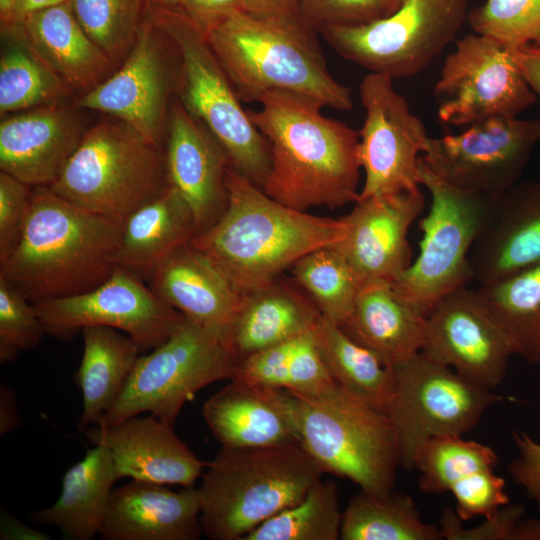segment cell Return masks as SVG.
<instances>
[{
    "instance_id": "1",
    "label": "cell",
    "mask_w": 540,
    "mask_h": 540,
    "mask_svg": "<svg viewBox=\"0 0 540 540\" xmlns=\"http://www.w3.org/2000/svg\"><path fill=\"white\" fill-rule=\"evenodd\" d=\"M247 110L269 144L271 167L262 190L300 211L337 209L356 202L360 191L359 132L325 117L321 103L288 91H272Z\"/></svg>"
},
{
    "instance_id": "2",
    "label": "cell",
    "mask_w": 540,
    "mask_h": 540,
    "mask_svg": "<svg viewBox=\"0 0 540 540\" xmlns=\"http://www.w3.org/2000/svg\"><path fill=\"white\" fill-rule=\"evenodd\" d=\"M227 188L224 212L190 243L242 294L271 283L306 254L333 245L345 235L342 218L287 207L232 166L227 171Z\"/></svg>"
},
{
    "instance_id": "3",
    "label": "cell",
    "mask_w": 540,
    "mask_h": 540,
    "mask_svg": "<svg viewBox=\"0 0 540 540\" xmlns=\"http://www.w3.org/2000/svg\"><path fill=\"white\" fill-rule=\"evenodd\" d=\"M121 224L34 187L21 238L0 278L30 302L77 295L117 268Z\"/></svg>"
},
{
    "instance_id": "4",
    "label": "cell",
    "mask_w": 540,
    "mask_h": 540,
    "mask_svg": "<svg viewBox=\"0 0 540 540\" xmlns=\"http://www.w3.org/2000/svg\"><path fill=\"white\" fill-rule=\"evenodd\" d=\"M200 29L240 100L259 102L269 92L288 91L352 109L350 89L330 74L314 31L301 19L242 10Z\"/></svg>"
},
{
    "instance_id": "5",
    "label": "cell",
    "mask_w": 540,
    "mask_h": 540,
    "mask_svg": "<svg viewBox=\"0 0 540 540\" xmlns=\"http://www.w3.org/2000/svg\"><path fill=\"white\" fill-rule=\"evenodd\" d=\"M198 488L202 533L243 540L292 506L322 478L323 469L300 443L221 446Z\"/></svg>"
},
{
    "instance_id": "6",
    "label": "cell",
    "mask_w": 540,
    "mask_h": 540,
    "mask_svg": "<svg viewBox=\"0 0 540 540\" xmlns=\"http://www.w3.org/2000/svg\"><path fill=\"white\" fill-rule=\"evenodd\" d=\"M168 186L160 147L119 120L87 130L48 187L70 203L122 224Z\"/></svg>"
},
{
    "instance_id": "7",
    "label": "cell",
    "mask_w": 540,
    "mask_h": 540,
    "mask_svg": "<svg viewBox=\"0 0 540 540\" xmlns=\"http://www.w3.org/2000/svg\"><path fill=\"white\" fill-rule=\"evenodd\" d=\"M150 15L177 52L180 101L222 145L231 166L262 189L271 167L269 144L202 30L180 8L157 6Z\"/></svg>"
},
{
    "instance_id": "8",
    "label": "cell",
    "mask_w": 540,
    "mask_h": 540,
    "mask_svg": "<svg viewBox=\"0 0 540 540\" xmlns=\"http://www.w3.org/2000/svg\"><path fill=\"white\" fill-rule=\"evenodd\" d=\"M295 397L299 443L324 473L347 478L367 493L394 489L400 453L384 412L338 385L318 397Z\"/></svg>"
},
{
    "instance_id": "9",
    "label": "cell",
    "mask_w": 540,
    "mask_h": 540,
    "mask_svg": "<svg viewBox=\"0 0 540 540\" xmlns=\"http://www.w3.org/2000/svg\"><path fill=\"white\" fill-rule=\"evenodd\" d=\"M419 182L431 198L426 216L419 221V253L391 285L406 304L425 317L440 299L474 279L471 252L496 198L443 181L421 158Z\"/></svg>"
},
{
    "instance_id": "10",
    "label": "cell",
    "mask_w": 540,
    "mask_h": 540,
    "mask_svg": "<svg viewBox=\"0 0 540 540\" xmlns=\"http://www.w3.org/2000/svg\"><path fill=\"white\" fill-rule=\"evenodd\" d=\"M236 361L215 333L185 318L174 333L139 356L113 407L99 427L149 412L172 425L184 404L200 389L231 379Z\"/></svg>"
},
{
    "instance_id": "11",
    "label": "cell",
    "mask_w": 540,
    "mask_h": 540,
    "mask_svg": "<svg viewBox=\"0 0 540 540\" xmlns=\"http://www.w3.org/2000/svg\"><path fill=\"white\" fill-rule=\"evenodd\" d=\"M470 0H403L398 9L370 23L321 32L343 58L392 79L424 70L468 18Z\"/></svg>"
},
{
    "instance_id": "12",
    "label": "cell",
    "mask_w": 540,
    "mask_h": 540,
    "mask_svg": "<svg viewBox=\"0 0 540 540\" xmlns=\"http://www.w3.org/2000/svg\"><path fill=\"white\" fill-rule=\"evenodd\" d=\"M502 401L493 390L461 377L418 353L394 367V387L385 414L394 429L401 466L412 470L430 439L463 435Z\"/></svg>"
},
{
    "instance_id": "13",
    "label": "cell",
    "mask_w": 540,
    "mask_h": 540,
    "mask_svg": "<svg viewBox=\"0 0 540 540\" xmlns=\"http://www.w3.org/2000/svg\"><path fill=\"white\" fill-rule=\"evenodd\" d=\"M434 94L440 121L455 126L518 117L537 101L512 51L477 33L456 40Z\"/></svg>"
},
{
    "instance_id": "14",
    "label": "cell",
    "mask_w": 540,
    "mask_h": 540,
    "mask_svg": "<svg viewBox=\"0 0 540 540\" xmlns=\"http://www.w3.org/2000/svg\"><path fill=\"white\" fill-rule=\"evenodd\" d=\"M540 144V119L496 117L456 135L429 137L422 163L443 181L498 198L518 182Z\"/></svg>"
},
{
    "instance_id": "15",
    "label": "cell",
    "mask_w": 540,
    "mask_h": 540,
    "mask_svg": "<svg viewBox=\"0 0 540 540\" xmlns=\"http://www.w3.org/2000/svg\"><path fill=\"white\" fill-rule=\"evenodd\" d=\"M46 335L69 341L89 326L129 335L142 352L164 343L185 317L133 272L117 266L102 284L77 295L33 303Z\"/></svg>"
},
{
    "instance_id": "16",
    "label": "cell",
    "mask_w": 540,
    "mask_h": 540,
    "mask_svg": "<svg viewBox=\"0 0 540 540\" xmlns=\"http://www.w3.org/2000/svg\"><path fill=\"white\" fill-rule=\"evenodd\" d=\"M365 119L358 156L365 173L359 198L420 189L419 161L428 135L387 75L370 72L360 83Z\"/></svg>"
},
{
    "instance_id": "17",
    "label": "cell",
    "mask_w": 540,
    "mask_h": 540,
    "mask_svg": "<svg viewBox=\"0 0 540 540\" xmlns=\"http://www.w3.org/2000/svg\"><path fill=\"white\" fill-rule=\"evenodd\" d=\"M420 353L490 390L504 380L514 355L478 290L467 286L440 299L425 316Z\"/></svg>"
},
{
    "instance_id": "18",
    "label": "cell",
    "mask_w": 540,
    "mask_h": 540,
    "mask_svg": "<svg viewBox=\"0 0 540 540\" xmlns=\"http://www.w3.org/2000/svg\"><path fill=\"white\" fill-rule=\"evenodd\" d=\"M162 36L150 14L143 18L123 66L78 102L113 115L158 146L172 81Z\"/></svg>"
},
{
    "instance_id": "19",
    "label": "cell",
    "mask_w": 540,
    "mask_h": 540,
    "mask_svg": "<svg viewBox=\"0 0 540 540\" xmlns=\"http://www.w3.org/2000/svg\"><path fill=\"white\" fill-rule=\"evenodd\" d=\"M420 189L359 198L342 219L343 239L332 246L351 265L363 286L393 283L412 263L408 232L421 214Z\"/></svg>"
},
{
    "instance_id": "20",
    "label": "cell",
    "mask_w": 540,
    "mask_h": 540,
    "mask_svg": "<svg viewBox=\"0 0 540 540\" xmlns=\"http://www.w3.org/2000/svg\"><path fill=\"white\" fill-rule=\"evenodd\" d=\"M165 154L168 184L191 207L198 233L210 227L228 202L229 157L181 101L170 109Z\"/></svg>"
},
{
    "instance_id": "21",
    "label": "cell",
    "mask_w": 540,
    "mask_h": 540,
    "mask_svg": "<svg viewBox=\"0 0 540 540\" xmlns=\"http://www.w3.org/2000/svg\"><path fill=\"white\" fill-rule=\"evenodd\" d=\"M93 445H104L117 480L131 478L158 484L194 486L205 465L177 436L173 426L150 414L109 427L85 431Z\"/></svg>"
},
{
    "instance_id": "22",
    "label": "cell",
    "mask_w": 540,
    "mask_h": 540,
    "mask_svg": "<svg viewBox=\"0 0 540 540\" xmlns=\"http://www.w3.org/2000/svg\"><path fill=\"white\" fill-rule=\"evenodd\" d=\"M296 404L287 389L230 379L204 403L203 417L221 446L299 443Z\"/></svg>"
},
{
    "instance_id": "23",
    "label": "cell",
    "mask_w": 540,
    "mask_h": 540,
    "mask_svg": "<svg viewBox=\"0 0 540 540\" xmlns=\"http://www.w3.org/2000/svg\"><path fill=\"white\" fill-rule=\"evenodd\" d=\"M195 486L174 491L133 480L112 490L99 535L105 540H197L202 533Z\"/></svg>"
},
{
    "instance_id": "24",
    "label": "cell",
    "mask_w": 540,
    "mask_h": 540,
    "mask_svg": "<svg viewBox=\"0 0 540 540\" xmlns=\"http://www.w3.org/2000/svg\"><path fill=\"white\" fill-rule=\"evenodd\" d=\"M471 262L480 285L540 262V179L517 182L494 200Z\"/></svg>"
},
{
    "instance_id": "25",
    "label": "cell",
    "mask_w": 540,
    "mask_h": 540,
    "mask_svg": "<svg viewBox=\"0 0 540 540\" xmlns=\"http://www.w3.org/2000/svg\"><path fill=\"white\" fill-rule=\"evenodd\" d=\"M85 132L68 109L44 106L0 124V169L32 187L50 186Z\"/></svg>"
},
{
    "instance_id": "26",
    "label": "cell",
    "mask_w": 540,
    "mask_h": 540,
    "mask_svg": "<svg viewBox=\"0 0 540 540\" xmlns=\"http://www.w3.org/2000/svg\"><path fill=\"white\" fill-rule=\"evenodd\" d=\"M148 281L161 300L217 334L224 343L242 293L205 253L185 244L170 254Z\"/></svg>"
},
{
    "instance_id": "27",
    "label": "cell",
    "mask_w": 540,
    "mask_h": 540,
    "mask_svg": "<svg viewBox=\"0 0 540 540\" xmlns=\"http://www.w3.org/2000/svg\"><path fill=\"white\" fill-rule=\"evenodd\" d=\"M320 318L310 297L277 278L242 294L224 344L237 364L252 353L314 329Z\"/></svg>"
},
{
    "instance_id": "28",
    "label": "cell",
    "mask_w": 540,
    "mask_h": 540,
    "mask_svg": "<svg viewBox=\"0 0 540 540\" xmlns=\"http://www.w3.org/2000/svg\"><path fill=\"white\" fill-rule=\"evenodd\" d=\"M18 24L30 46L67 86L88 92L104 81L111 59L81 27L70 0Z\"/></svg>"
},
{
    "instance_id": "29",
    "label": "cell",
    "mask_w": 540,
    "mask_h": 540,
    "mask_svg": "<svg viewBox=\"0 0 540 540\" xmlns=\"http://www.w3.org/2000/svg\"><path fill=\"white\" fill-rule=\"evenodd\" d=\"M339 326L395 367L421 352L425 317L406 304L391 283L373 282L362 287L353 310Z\"/></svg>"
},
{
    "instance_id": "30",
    "label": "cell",
    "mask_w": 540,
    "mask_h": 540,
    "mask_svg": "<svg viewBox=\"0 0 540 540\" xmlns=\"http://www.w3.org/2000/svg\"><path fill=\"white\" fill-rule=\"evenodd\" d=\"M198 233L194 213L172 186L133 211L121 224L117 265L142 279Z\"/></svg>"
},
{
    "instance_id": "31",
    "label": "cell",
    "mask_w": 540,
    "mask_h": 540,
    "mask_svg": "<svg viewBox=\"0 0 540 540\" xmlns=\"http://www.w3.org/2000/svg\"><path fill=\"white\" fill-rule=\"evenodd\" d=\"M116 481L108 449L94 445L65 472L56 502L27 516L33 522L57 528L65 540H92L100 532Z\"/></svg>"
},
{
    "instance_id": "32",
    "label": "cell",
    "mask_w": 540,
    "mask_h": 540,
    "mask_svg": "<svg viewBox=\"0 0 540 540\" xmlns=\"http://www.w3.org/2000/svg\"><path fill=\"white\" fill-rule=\"evenodd\" d=\"M83 354L74 382L82 393L78 429L98 426L119 398L141 349L126 333L106 326L81 331Z\"/></svg>"
},
{
    "instance_id": "33",
    "label": "cell",
    "mask_w": 540,
    "mask_h": 540,
    "mask_svg": "<svg viewBox=\"0 0 540 540\" xmlns=\"http://www.w3.org/2000/svg\"><path fill=\"white\" fill-rule=\"evenodd\" d=\"M322 359L335 383L385 413L394 387V367L322 317L314 328Z\"/></svg>"
},
{
    "instance_id": "34",
    "label": "cell",
    "mask_w": 540,
    "mask_h": 540,
    "mask_svg": "<svg viewBox=\"0 0 540 540\" xmlns=\"http://www.w3.org/2000/svg\"><path fill=\"white\" fill-rule=\"evenodd\" d=\"M477 290L513 354L540 364V262Z\"/></svg>"
},
{
    "instance_id": "35",
    "label": "cell",
    "mask_w": 540,
    "mask_h": 540,
    "mask_svg": "<svg viewBox=\"0 0 540 540\" xmlns=\"http://www.w3.org/2000/svg\"><path fill=\"white\" fill-rule=\"evenodd\" d=\"M342 540H440L438 526L425 523L409 495L394 492L354 496L342 515Z\"/></svg>"
},
{
    "instance_id": "36",
    "label": "cell",
    "mask_w": 540,
    "mask_h": 540,
    "mask_svg": "<svg viewBox=\"0 0 540 540\" xmlns=\"http://www.w3.org/2000/svg\"><path fill=\"white\" fill-rule=\"evenodd\" d=\"M9 38L0 58L1 115L49 106L67 85L30 46L19 24L2 28Z\"/></svg>"
},
{
    "instance_id": "37",
    "label": "cell",
    "mask_w": 540,
    "mask_h": 540,
    "mask_svg": "<svg viewBox=\"0 0 540 540\" xmlns=\"http://www.w3.org/2000/svg\"><path fill=\"white\" fill-rule=\"evenodd\" d=\"M291 272L321 316L338 325L353 310L363 287L351 265L332 245L306 254L291 267Z\"/></svg>"
},
{
    "instance_id": "38",
    "label": "cell",
    "mask_w": 540,
    "mask_h": 540,
    "mask_svg": "<svg viewBox=\"0 0 540 540\" xmlns=\"http://www.w3.org/2000/svg\"><path fill=\"white\" fill-rule=\"evenodd\" d=\"M342 515L336 485L319 479L302 499L260 524L243 540H337Z\"/></svg>"
},
{
    "instance_id": "39",
    "label": "cell",
    "mask_w": 540,
    "mask_h": 540,
    "mask_svg": "<svg viewBox=\"0 0 540 540\" xmlns=\"http://www.w3.org/2000/svg\"><path fill=\"white\" fill-rule=\"evenodd\" d=\"M495 451L462 435L438 436L421 448L415 468L420 471L419 487L426 493H443L459 480L482 470H494Z\"/></svg>"
},
{
    "instance_id": "40",
    "label": "cell",
    "mask_w": 540,
    "mask_h": 540,
    "mask_svg": "<svg viewBox=\"0 0 540 540\" xmlns=\"http://www.w3.org/2000/svg\"><path fill=\"white\" fill-rule=\"evenodd\" d=\"M87 35L115 59L131 49L143 21V0H70Z\"/></svg>"
},
{
    "instance_id": "41",
    "label": "cell",
    "mask_w": 540,
    "mask_h": 540,
    "mask_svg": "<svg viewBox=\"0 0 540 540\" xmlns=\"http://www.w3.org/2000/svg\"><path fill=\"white\" fill-rule=\"evenodd\" d=\"M467 19L475 33L518 49L540 37V0H486Z\"/></svg>"
},
{
    "instance_id": "42",
    "label": "cell",
    "mask_w": 540,
    "mask_h": 540,
    "mask_svg": "<svg viewBox=\"0 0 540 540\" xmlns=\"http://www.w3.org/2000/svg\"><path fill=\"white\" fill-rule=\"evenodd\" d=\"M442 539L447 540H540V519L527 518L520 504H506L477 526L466 528L455 510L442 512Z\"/></svg>"
},
{
    "instance_id": "43",
    "label": "cell",
    "mask_w": 540,
    "mask_h": 540,
    "mask_svg": "<svg viewBox=\"0 0 540 540\" xmlns=\"http://www.w3.org/2000/svg\"><path fill=\"white\" fill-rule=\"evenodd\" d=\"M45 335L33 303L0 278V362L35 348Z\"/></svg>"
},
{
    "instance_id": "44",
    "label": "cell",
    "mask_w": 540,
    "mask_h": 540,
    "mask_svg": "<svg viewBox=\"0 0 540 540\" xmlns=\"http://www.w3.org/2000/svg\"><path fill=\"white\" fill-rule=\"evenodd\" d=\"M337 386L319 352L314 329L292 341L287 390L297 396L318 397Z\"/></svg>"
},
{
    "instance_id": "45",
    "label": "cell",
    "mask_w": 540,
    "mask_h": 540,
    "mask_svg": "<svg viewBox=\"0 0 540 540\" xmlns=\"http://www.w3.org/2000/svg\"><path fill=\"white\" fill-rule=\"evenodd\" d=\"M299 15L313 31L355 26L385 16L384 0H298Z\"/></svg>"
},
{
    "instance_id": "46",
    "label": "cell",
    "mask_w": 540,
    "mask_h": 540,
    "mask_svg": "<svg viewBox=\"0 0 540 540\" xmlns=\"http://www.w3.org/2000/svg\"><path fill=\"white\" fill-rule=\"evenodd\" d=\"M455 499V512L462 521L492 515L508 504L504 478L494 470H482L457 481L449 490Z\"/></svg>"
},
{
    "instance_id": "47",
    "label": "cell",
    "mask_w": 540,
    "mask_h": 540,
    "mask_svg": "<svg viewBox=\"0 0 540 540\" xmlns=\"http://www.w3.org/2000/svg\"><path fill=\"white\" fill-rule=\"evenodd\" d=\"M29 185L14 176L0 172V263L17 246L30 205Z\"/></svg>"
},
{
    "instance_id": "48",
    "label": "cell",
    "mask_w": 540,
    "mask_h": 540,
    "mask_svg": "<svg viewBox=\"0 0 540 540\" xmlns=\"http://www.w3.org/2000/svg\"><path fill=\"white\" fill-rule=\"evenodd\" d=\"M293 339L248 355L236 364L231 379L287 389Z\"/></svg>"
},
{
    "instance_id": "49",
    "label": "cell",
    "mask_w": 540,
    "mask_h": 540,
    "mask_svg": "<svg viewBox=\"0 0 540 540\" xmlns=\"http://www.w3.org/2000/svg\"><path fill=\"white\" fill-rule=\"evenodd\" d=\"M518 456L508 466L514 483L521 486L540 512V443L523 431L512 430Z\"/></svg>"
},
{
    "instance_id": "50",
    "label": "cell",
    "mask_w": 540,
    "mask_h": 540,
    "mask_svg": "<svg viewBox=\"0 0 540 540\" xmlns=\"http://www.w3.org/2000/svg\"><path fill=\"white\" fill-rule=\"evenodd\" d=\"M179 8L200 28L247 10L243 0H180Z\"/></svg>"
},
{
    "instance_id": "51",
    "label": "cell",
    "mask_w": 540,
    "mask_h": 540,
    "mask_svg": "<svg viewBox=\"0 0 540 540\" xmlns=\"http://www.w3.org/2000/svg\"><path fill=\"white\" fill-rule=\"evenodd\" d=\"M511 51L529 86L540 99V48L529 44Z\"/></svg>"
},
{
    "instance_id": "52",
    "label": "cell",
    "mask_w": 540,
    "mask_h": 540,
    "mask_svg": "<svg viewBox=\"0 0 540 540\" xmlns=\"http://www.w3.org/2000/svg\"><path fill=\"white\" fill-rule=\"evenodd\" d=\"M247 11L260 16L301 19L298 0H243Z\"/></svg>"
},
{
    "instance_id": "53",
    "label": "cell",
    "mask_w": 540,
    "mask_h": 540,
    "mask_svg": "<svg viewBox=\"0 0 540 540\" xmlns=\"http://www.w3.org/2000/svg\"><path fill=\"white\" fill-rule=\"evenodd\" d=\"M21 423L15 391L5 383H0V436L15 430Z\"/></svg>"
},
{
    "instance_id": "54",
    "label": "cell",
    "mask_w": 540,
    "mask_h": 540,
    "mask_svg": "<svg viewBox=\"0 0 540 540\" xmlns=\"http://www.w3.org/2000/svg\"><path fill=\"white\" fill-rule=\"evenodd\" d=\"M1 540H51L49 534L28 527L22 521L8 512H1L0 518Z\"/></svg>"
},
{
    "instance_id": "55",
    "label": "cell",
    "mask_w": 540,
    "mask_h": 540,
    "mask_svg": "<svg viewBox=\"0 0 540 540\" xmlns=\"http://www.w3.org/2000/svg\"><path fill=\"white\" fill-rule=\"evenodd\" d=\"M67 0H16L14 21L20 23L28 15L61 4Z\"/></svg>"
},
{
    "instance_id": "56",
    "label": "cell",
    "mask_w": 540,
    "mask_h": 540,
    "mask_svg": "<svg viewBox=\"0 0 540 540\" xmlns=\"http://www.w3.org/2000/svg\"><path fill=\"white\" fill-rule=\"evenodd\" d=\"M16 0H0L1 27L6 28L15 25L14 12Z\"/></svg>"
},
{
    "instance_id": "57",
    "label": "cell",
    "mask_w": 540,
    "mask_h": 540,
    "mask_svg": "<svg viewBox=\"0 0 540 540\" xmlns=\"http://www.w3.org/2000/svg\"><path fill=\"white\" fill-rule=\"evenodd\" d=\"M403 0H384L385 16L395 12Z\"/></svg>"
},
{
    "instance_id": "58",
    "label": "cell",
    "mask_w": 540,
    "mask_h": 540,
    "mask_svg": "<svg viewBox=\"0 0 540 540\" xmlns=\"http://www.w3.org/2000/svg\"><path fill=\"white\" fill-rule=\"evenodd\" d=\"M157 6L179 8L180 0H152Z\"/></svg>"
},
{
    "instance_id": "59",
    "label": "cell",
    "mask_w": 540,
    "mask_h": 540,
    "mask_svg": "<svg viewBox=\"0 0 540 540\" xmlns=\"http://www.w3.org/2000/svg\"><path fill=\"white\" fill-rule=\"evenodd\" d=\"M531 45H534L536 47H539L540 48V37Z\"/></svg>"
}]
</instances>
